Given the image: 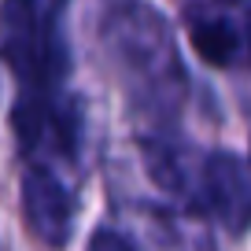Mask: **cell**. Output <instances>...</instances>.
<instances>
[{"label":"cell","mask_w":251,"mask_h":251,"mask_svg":"<svg viewBox=\"0 0 251 251\" xmlns=\"http://www.w3.org/2000/svg\"><path fill=\"white\" fill-rule=\"evenodd\" d=\"M23 211L30 222L33 236L48 244V248H63L71 236V222H74V203L67 196V188L45 170L33 166L23 181Z\"/></svg>","instance_id":"2"},{"label":"cell","mask_w":251,"mask_h":251,"mask_svg":"<svg viewBox=\"0 0 251 251\" xmlns=\"http://www.w3.org/2000/svg\"><path fill=\"white\" fill-rule=\"evenodd\" d=\"M188 37L196 45L200 59L214 63V67H226L236 55V30L226 23V19H196L188 26Z\"/></svg>","instance_id":"5"},{"label":"cell","mask_w":251,"mask_h":251,"mask_svg":"<svg viewBox=\"0 0 251 251\" xmlns=\"http://www.w3.org/2000/svg\"><path fill=\"white\" fill-rule=\"evenodd\" d=\"M89 251H133L129 248V240L118 233H111V229H100V233L89 240Z\"/></svg>","instance_id":"6"},{"label":"cell","mask_w":251,"mask_h":251,"mask_svg":"<svg viewBox=\"0 0 251 251\" xmlns=\"http://www.w3.org/2000/svg\"><path fill=\"white\" fill-rule=\"evenodd\" d=\"M52 19L55 4L48 0H4V26H0L4 59L30 81H45L63 71Z\"/></svg>","instance_id":"1"},{"label":"cell","mask_w":251,"mask_h":251,"mask_svg":"<svg viewBox=\"0 0 251 251\" xmlns=\"http://www.w3.org/2000/svg\"><path fill=\"white\" fill-rule=\"evenodd\" d=\"M207 200L226 218L229 229L251 226V170L229 155H214L207 163Z\"/></svg>","instance_id":"3"},{"label":"cell","mask_w":251,"mask_h":251,"mask_svg":"<svg viewBox=\"0 0 251 251\" xmlns=\"http://www.w3.org/2000/svg\"><path fill=\"white\" fill-rule=\"evenodd\" d=\"M15 129H19V141H23V151H59V155H71V148H74L71 118L63 115L52 100L19 103Z\"/></svg>","instance_id":"4"}]
</instances>
